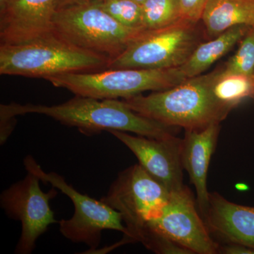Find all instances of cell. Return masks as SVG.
Wrapping results in <instances>:
<instances>
[{
  "label": "cell",
  "mask_w": 254,
  "mask_h": 254,
  "mask_svg": "<svg viewBox=\"0 0 254 254\" xmlns=\"http://www.w3.org/2000/svg\"><path fill=\"white\" fill-rule=\"evenodd\" d=\"M28 113L46 115L66 126L76 127L86 135L117 130L162 139L175 136L177 128L142 116L128 108L123 100L76 95L65 103L52 106L15 103L0 105L1 119H14Z\"/></svg>",
  "instance_id": "6da1fadb"
},
{
  "label": "cell",
  "mask_w": 254,
  "mask_h": 254,
  "mask_svg": "<svg viewBox=\"0 0 254 254\" xmlns=\"http://www.w3.org/2000/svg\"><path fill=\"white\" fill-rule=\"evenodd\" d=\"M214 75L215 70L187 78L168 89L123 100L133 111L168 126L185 130L204 128L221 123L230 114L214 98Z\"/></svg>",
  "instance_id": "7a4b0ae2"
},
{
  "label": "cell",
  "mask_w": 254,
  "mask_h": 254,
  "mask_svg": "<svg viewBox=\"0 0 254 254\" xmlns=\"http://www.w3.org/2000/svg\"><path fill=\"white\" fill-rule=\"evenodd\" d=\"M110 58L82 49L57 35L18 44H0V73L43 78L68 73L93 72L108 67Z\"/></svg>",
  "instance_id": "3957f363"
},
{
  "label": "cell",
  "mask_w": 254,
  "mask_h": 254,
  "mask_svg": "<svg viewBox=\"0 0 254 254\" xmlns=\"http://www.w3.org/2000/svg\"><path fill=\"white\" fill-rule=\"evenodd\" d=\"M46 80L53 86L64 88L78 96L99 100H124L145 91L173 88L186 78L179 68H123L64 73L50 76Z\"/></svg>",
  "instance_id": "277c9868"
},
{
  "label": "cell",
  "mask_w": 254,
  "mask_h": 254,
  "mask_svg": "<svg viewBox=\"0 0 254 254\" xmlns=\"http://www.w3.org/2000/svg\"><path fill=\"white\" fill-rule=\"evenodd\" d=\"M170 193L136 164L118 174L101 200L121 214L127 228L124 238L133 243L141 242L150 224L162 215Z\"/></svg>",
  "instance_id": "5b68a950"
},
{
  "label": "cell",
  "mask_w": 254,
  "mask_h": 254,
  "mask_svg": "<svg viewBox=\"0 0 254 254\" xmlns=\"http://www.w3.org/2000/svg\"><path fill=\"white\" fill-rule=\"evenodd\" d=\"M207 41L203 24L182 19L145 31L110 60L107 68H171L182 66L195 48Z\"/></svg>",
  "instance_id": "8992f818"
},
{
  "label": "cell",
  "mask_w": 254,
  "mask_h": 254,
  "mask_svg": "<svg viewBox=\"0 0 254 254\" xmlns=\"http://www.w3.org/2000/svg\"><path fill=\"white\" fill-rule=\"evenodd\" d=\"M145 31L118 22L94 1L57 10L54 17L57 35L82 49L111 60Z\"/></svg>",
  "instance_id": "52a82bcc"
},
{
  "label": "cell",
  "mask_w": 254,
  "mask_h": 254,
  "mask_svg": "<svg viewBox=\"0 0 254 254\" xmlns=\"http://www.w3.org/2000/svg\"><path fill=\"white\" fill-rule=\"evenodd\" d=\"M23 163L27 172L35 174L44 183H50L61 190L73 202L74 214L72 218L59 222L60 232L68 240L86 244L90 250L95 251L100 245L103 230H116L124 235L127 233L121 214L103 200L82 194L56 173H46L31 155L26 156Z\"/></svg>",
  "instance_id": "ba28073f"
},
{
  "label": "cell",
  "mask_w": 254,
  "mask_h": 254,
  "mask_svg": "<svg viewBox=\"0 0 254 254\" xmlns=\"http://www.w3.org/2000/svg\"><path fill=\"white\" fill-rule=\"evenodd\" d=\"M40 181L37 175L28 172L23 180L11 185L0 195L1 208L7 216L18 220L22 225L15 254H31L38 239L50 225L58 222L50 205V200L58 195L56 188L43 192Z\"/></svg>",
  "instance_id": "9c48e42d"
},
{
  "label": "cell",
  "mask_w": 254,
  "mask_h": 254,
  "mask_svg": "<svg viewBox=\"0 0 254 254\" xmlns=\"http://www.w3.org/2000/svg\"><path fill=\"white\" fill-rule=\"evenodd\" d=\"M150 230L181 246L190 254H218L220 245L213 240L197 210L191 191L185 185L170 193L163 213L150 224L145 237Z\"/></svg>",
  "instance_id": "30bf717a"
},
{
  "label": "cell",
  "mask_w": 254,
  "mask_h": 254,
  "mask_svg": "<svg viewBox=\"0 0 254 254\" xmlns=\"http://www.w3.org/2000/svg\"><path fill=\"white\" fill-rule=\"evenodd\" d=\"M109 132L126 145L142 168L169 191L181 190L185 186L181 138L173 136L158 139L117 130Z\"/></svg>",
  "instance_id": "8fae6325"
},
{
  "label": "cell",
  "mask_w": 254,
  "mask_h": 254,
  "mask_svg": "<svg viewBox=\"0 0 254 254\" xmlns=\"http://www.w3.org/2000/svg\"><path fill=\"white\" fill-rule=\"evenodd\" d=\"M55 0H10L0 9V43L18 44L54 32Z\"/></svg>",
  "instance_id": "7c38bea8"
},
{
  "label": "cell",
  "mask_w": 254,
  "mask_h": 254,
  "mask_svg": "<svg viewBox=\"0 0 254 254\" xmlns=\"http://www.w3.org/2000/svg\"><path fill=\"white\" fill-rule=\"evenodd\" d=\"M220 123L198 129L185 130L182 141L183 168L196 191V203L202 217L208 209L210 192L207 187L209 165L218 142Z\"/></svg>",
  "instance_id": "4fadbf2b"
},
{
  "label": "cell",
  "mask_w": 254,
  "mask_h": 254,
  "mask_svg": "<svg viewBox=\"0 0 254 254\" xmlns=\"http://www.w3.org/2000/svg\"><path fill=\"white\" fill-rule=\"evenodd\" d=\"M210 234L225 243L254 250V207L232 203L217 192L210 193L204 216Z\"/></svg>",
  "instance_id": "5bb4252c"
},
{
  "label": "cell",
  "mask_w": 254,
  "mask_h": 254,
  "mask_svg": "<svg viewBox=\"0 0 254 254\" xmlns=\"http://www.w3.org/2000/svg\"><path fill=\"white\" fill-rule=\"evenodd\" d=\"M200 22L207 40L235 26H254V0H209Z\"/></svg>",
  "instance_id": "9a60e30c"
},
{
  "label": "cell",
  "mask_w": 254,
  "mask_h": 254,
  "mask_svg": "<svg viewBox=\"0 0 254 254\" xmlns=\"http://www.w3.org/2000/svg\"><path fill=\"white\" fill-rule=\"evenodd\" d=\"M250 27L235 26L212 39L202 42L186 63L179 67L182 76L187 79L203 74L214 63L240 43Z\"/></svg>",
  "instance_id": "2e32d148"
},
{
  "label": "cell",
  "mask_w": 254,
  "mask_h": 254,
  "mask_svg": "<svg viewBox=\"0 0 254 254\" xmlns=\"http://www.w3.org/2000/svg\"><path fill=\"white\" fill-rule=\"evenodd\" d=\"M215 100L229 112L254 95V76L226 72L222 66L215 70L211 84Z\"/></svg>",
  "instance_id": "e0dca14e"
},
{
  "label": "cell",
  "mask_w": 254,
  "mask_h": 254,
  "mask_svg": "<svg viewBox=\"0 0 254 254\" xmlns=\"http://www.w3.org/2000/svg\"><path fill=\"white\" fill-rule=\"evenodd\" d=\"M142 8L146 31L165 27L180 19L176 0H145Z\"/></svg>",
  "instance_id": "ac0fdd59"
},
{
  "label": "cell",
  "mask_w": 254,
  "mask_h": 254,
  "mask_svg": "<svg viewBox=\"0 0 254 254\" xmlns=\"http://www.w3.org/2000/svg\"><path fill=\"white\" fill-rule=\"evenodd\" d=\"M94 1L122 24L130 28L145 30L141 3L134 0H95Z\"/></svg>",
  "instance_id": "d6986e66"
},
{
  "label": "cell",
  "mask_w": 254,
  "mask_h": 254,
  "mask_svg": "<svg viewBox=\"0 0 254 254\" xmlns=\"http://www.w3.org/2000/svg\"><path fill=\"white\" fill-rule=\"evenodd\" d=\"M238 49L222 66L226 72L254 76V26H250L240 41Z\"/></svg>",
  "instance_id": "ffe728a7"
},
{
  "label": "cell",
  "mask_w": 254,
  "mask_h": 254,
  "mask_svg": "<svg viewBox=\"0 0 254 254\" xmlns=\"http://www.w3.org/2000/svg\"><path fill=\"white\" fill-rule=\"evenodd\" d=\"M180 18L200 22L202 15L209 0H176Z\"/></svg>",
  "instance_id": "44dd1931"
},
{
  "label": "cell",
  "mask_w": 254,
  "mask_h": 254,
  "mask_svg": "<svg viewBox=\"0 0 254 254\" xmlns=\"http://www.w3.org/2000/svg\"><path fill=\"white\" fill-rule=\"evenodd\" d=\"M218 254H254V249L237 243H225L220 245Z\"/></svg>",
  "instance_id": "7402d4cb"
},
{
  "label": "cell",
  "mask_w": 254,
  "mask_h": 254,
  "mask_svg": "<svg viewBox=\"0 0 254 254\" xmlns=\"http://www.w3.org/2000/svg\"><path fill=\"white\" fill-rule=\"evenodd\" d=\"M95 0H55L56 10L76 6V5L84 4L91 2Z\"/></svg>",
  "instance_id": "603a6c76"
},
{
  "label": "cell",
  "mask_w": 254,
  "mask_h": 254,
  "mask_svg": "<svg viewBox=\"0 0 254 254\" xmlns=\"http://www.w3.org/2000/svg\"><path fill=\"white\" fill-rule=\"evenodd\" d=\"M10 0H0V9H1V8L4 7L5 5L7 4L8 2Z\"/></svg>",
  "instance_id": "cb8c5ba5"
},
{
  "label": "cell",
  "mask_w": 254,
  "mask_h": 254,
  "mask_svg": "<svg viewBox=\"0 0 254 254\" xmlns=\"http://www.w3.org/2000/svg\"><path fill=\"white\" fill-rule=\"evenodd\" d=\"M134 1H136L138 3H141V4H143V3L144 2L145 0H134Z\"/></svg>",
  "instance_id": "d4e9b609"
},
{
  "label": "cell",
  "mask_w": 254,
  "mask_h": 254,
  "mask_svg": "<svg viewBox=\"0 0 254 254\" xmlns=\"http://www.w3.org/2000/svg\"><path fill=\"white\" fill-rule=\"evenodd\" d=\"M252 100H253V101L254 102V95L253 98H252Z\"/></svg>",
  "instance_id": "484cf974"
}]
</instances>
